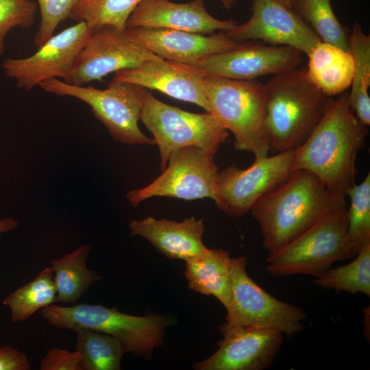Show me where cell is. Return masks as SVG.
Instances as JSON below:
<instances>
[{"label":"cell","instance_id":"6da1fadb","mask_svg":"<svg viewBox=\"0 0 370 370\" xmlns=\"http://www.w3.org/2000/svg\"><path fill=\"white\" fill-rule=\"evenodd\" d=\"M367 133L349 104L348 92L328 97L321 120L295 149L292 169L312 173L330 191L345 197L356 184V159Z\"/></svg>","mask_w":370,"mask_h":370},{"label":"cell","instance_id":"7a4b0ae2","mask_svg":"<svg viewBox=\"0 0 370 370\" xmlns=\"http://www.w3.org/2000/svg\"><path fill=\"white\" fill-rule=\"evenodd\" d=\"M345 206V197L330 191L312 173L299 170L258 199L250 211L270 254Z\"/></svg>","mask_w":370,"mask_h":370},{"label":"cell","instance_id":"3957f363","mask_svg":"<svg viewBox=\"0 0 370 370\" xmlns=\"http://www.w3.org/2000/svg\"><path fill=\"white\" fill-rule=\"evenodd\" d=\"M264 88L269 152L297 148L321 120L329 97L309 80L306 67L274 75Z\"/></svg>","mask_w":370,"mask_h":370},{"label":"cell","instance_id":"277c9868","mask_svg":"<svg viewBox=\"0 0 370 370\" xmlns=\"http://www.w3.org/2000/svg\"><path fill=\"white\" fill-rule=\"evenodd\" d=\"M201 86L214 115L234 136L236 150L255 157L269 154L264 84L204 75Z\"/></svg>","mask_w":370,"mask_h":370},{"label":"cell","instance_id":"5b68a950","mask_svg":"<svg viewBox=\"0 0 370 370\" xmlns=\"http://www.w3.org/2000/svg\"><path fill=\"white\" fill-rule=\"evenodd\" d=\"M40 315L60 329L74 331L86 328L112 335L125 345L127 352L145 360L151 359L153 349L162 345L169 324L165 316H134L116 308L88 304L72 306L53 304L42 308Z\"/></svg>","mask_w":370,"mask_h":370},{"label":"cell","instance_id":"8992f818","mask_svg":"<svg viewBox=\"0 0 370 370\" xmlns=\"http://www.w3.org/2000/svg\"><path fill=\"white\" fill-rule=\"evenodd\" d=\"M346 206L319 220L298 237L266 258L265 269L273 277L308 275L323 276L332 264L355 257L347 239Z\"/></svg>","mask_w":370,"mask_h":370},{"label":"cell","instance_id":"52a82bcc","mask_svg":"<svg viewBox=\"0 0 370 370\" xmlns=\"http://www.w3.org/2000/svg\"><path fill=\"white\" fill-rule=\"evenodd\" d=\"M45 91L58 95L75 97L92 109L95 117L108 130L112 138L130 145H156L139 128L147 89L125 82H111L106 89L91 86H76L57 78L38 84Z\"/></svg>","mask_w":370,"mask_h":370},{"label":"cell","instance_id":"ba28073f","mask_svg":"<svg viewBox=\"0 0 370 370\" xmlns=\"http://www.w3.org/2000/svg\"><path fill=\"white\" fill-rule=\"evenodd\" d=\"M140 121L158 147L162 171L175 149L196 146L214 156L228 137L227 130L212 114L183 110L158 100L148 90Z\"/></svg>","mask_w":370,"mask_h":370},{"label":"cell","instance_id":"9c48e42d","mask_svg":"<svg viewBox=\"0 0 370 370\" xmlns=\"http://www.w3.org/2000/svg\"><path fill=\"white\" fill-rule=\"evenodd\" d=\"M246 266L245 256L230 259V304L220 326L270 328L289 337L299 332L307 318L305 310L266 292L249 276Z\"/></svg>","mask_w":370,"mask_h":370},{"label":"cell","instance_id":"30bf717a","mask_svg":"<svg viewBox=\"0 0 370 370\" xmlns=\"http://www.w3.org/2000/svg\"><path fill=\"white\" fill-rule=\"evenodd\" d=\"M294 150L255 157L253 164L245 169L232 163L219 171L217 207L231 217L247 214L258 199L284 183L295 172L292 169Z\"/></svg>","mask_w":370,"mask_h":370},{"label":"cell","instance_id":"8fae6325","mask_svg":"<svg viewBox=\"0 0 370 370\" xmlns=\"http://www.w3.org/2000/svg\"><path fill=\"white\" fill-rule=\"evenodd\" d=\"M213 158L196 146L177 149L159 177L144 188L129 191L126 198L133 207L154 197L187 201L210 198L215 201L219 168Z\"/></svg>","mask_w":370,"mask_h":370},{"label":"cell","instance_id":"7c38bea8","mask_svg":"<svg viewBox=\"0 0 370 370\" xmlns=\"http://www.w3.org/2000/svg\"><path fill=\"white\" fill-rule=\"evenodd\" d=\"M125 29L110 26L92 29L64 82L84 86L112 72L134 67L146 60L162 59L132 40Z\"/></svg>","mask_w":370,"mask_h":370},{"label":"cell","instance_id":"4fadbf2b","mask_svg":"<svg viewBox=\"0 0 370 370\" xmlns=\"http://www.w3.org/2000/svg\"><path fill=\"white\" fill-rule=\"evenodd\" d=\"M91 32L86 22H78L53 35L33 55L5 59L2 64L4 73L14 78L18 88L27 90L46 79L60 77L64 81Z\"/></svg>","mask_w":370,"mask_h":370},{"label":"cell","instance_id":"5bb4252c","mask_svg":"<svg viewBox=\"0 0 370 370\" xmlns=\"http://www.w3.org/2000/svg\"><path fill=\"white\" fill-rule=\"evenodd\" d=\"M301 55L299 50L288 46L242 43L234 49L208 56L189 66L204 75L254 80L297 68L302 60Z\"/></svg>","mask_w":370,"mask_h":370},{"label":"cell","instance_id":"9a60e30c","mask_svg":"<svg viewBox=\"0 0 370 370\" xmlns=\"http://www.w3.org/2000/svg\"><path fill=\"white\" fill-rule=\"evenodd\" d=\"M219 349L193 365L197 370H264L270 368L282 344L284 334L275 330L253 326L225 328Z\"/></svg>","mask_w":370,"mask_h":370},{"label":"cell","instance_id":"2e32d148","mask_svg":"<svg viewBox=\"0 0 370 370\" xmlns=\"http://www.w3.org/2000/svg\"><path fill=\"white\" fill-rule=\"evenodd\" d=\"M252 14L242 25L225 32L236 41L260 40L295 48L307 54L321 40L294 12L277 0H251Z\"/></svg>","mask_w":370,"mask_h":370},{"label":"cell","instance_id":"e0dca14e","mask_svg":"<svg viewBox=\"0 0 370 370\" xmlns=\"http://www.w3.org/2000/svg\"><path fill=\"white\" fill-rule=\"evenodd\" d=\"M125 32L132 40L157 56L188 66L243 43L222 31L206 35L166 28L126 27Z\"/></svg>","mask_w":370,"mask_h":370},{"label":"cell","instance_id":"ac0fdd59","mask_svg":"<svg viewBox=\"0 0 370 370\" xmlns=\"http://www.w3.org/2000/svg\"><path fill=\"white\" fill-rule=\"evenodd\" d=\"M203 75L188 65L161 60H146L115 73L112 82H125L160 91L171 97L202 108L210 107L201 86Z\"/></svg>","mask_w":370,"mask_h":370},{"label":"cell","instance_id":"d6986e66","mask_svg":"<svg viewBox=\"0 0 370 370\" xmlns=\"http://www.w3.org/2000/svg\"><path fill=\"white\" fill-rule=\"evenodd\" d=\"M237 23L219 20L206 10L204 0L175 3L169 0H142L130 16L126 27L166 28L206 35L226 32Z\"/></svg>","mask_w":370,"mask_h":370},{"label":"cell","instance_id":"ffe728a7","mask_svg":"<svg viewBox=\"0 0 370 370\" xmlns=\"http://www.w3.org/2000/svg\"><path fill=\"white\" fill-rule=\"evenodd\" d=\"M131 235L141 236L169 259L184 261L201 257L208 249L202 241L204 219L194 216L182 222L147 217L129 223Z\"/></svg>","mask_w":370,"mask_h":370},{"label":"cell","instance_id":"44dd1931","mask_svg":"<svg viewBox=\"0 0 370 370\" xmlns=\"http://www.w3.org/2000/svg\"><path fill=\"white\" fill-rule=\"evenodd\" d=\"M306 55V75L326 96L341 95L351 86L354 60L349 51L321 40Z\"/></svg>","mask_w":370,"mask_h":370},{"label":"cell","instance_id":"7402d4cb","mask_svg":"<svg viewBox=\"0 0 370 370\" xmlns=\"http://www.w3.org/2000/svg\"><path fill=\"white\" fill-rule=\"evenodd\" d=\"M230 259L224 249L208 248L201 257L185 261L189 289L215 297L227 310L231 299Z\"/></svg>","mask_w":370,"mask_h":370},{"label":"cell","instance_id":"603a6c76","mask_svg":"<svg viewBox=\"0 0 370 370\" xmlns=\"http://www.w3.org/2000/svg\"><path fill=\"white\" fill-rule=\"evenodd\" d=\"M91 246L78 247L73 251L52 261L57 290L56 302L76 304L90 286L101 280V276L88 268L86 258Z\"/></svg>","mask_w":370,"mask_h":370},{"label":"cell","instance_id":"cb8c5ba5","mask_svg":"<svg viewBox=\"0 0 370 370\" xmlns=\"http://www.w3.org/2000/svg\"><path fill=\"white\" fill-rule=\"evenodd\" d=\"M349 51L354 60L349 104L356 117L365 125L370 124V36L356 21L349 38Z\"/></svg>","mask_w":370,"mask_h":370},{"label":"cell","instance_id":"d4e9b609","mask_svg":"<svg viewBox=\"0 0 370 370\" xmlns=\"http://www.w3.org/2000/svg\"><path fill=\"white\" fill-rule=\"evenodd\" d=\"M75 350L81 354V370H119L127 352L125 345L108 334L86 328L74 330Z\"/></svg>","mask_w":370,"mask_h":370},{"label":"cell","instance_id":"484cf974","mask_svg":"<svg viewBox=\"0 0 370 370\" xmlns=\"http://www.w3.org/2000/svg\"><path fill=\"white\" fill-rule=\"evenodd\" d=\"M56 296L53 272L46 267L31 282L5 296L2 304L10 309L12 323H16L55 303Z\"/></svg>","mask_w":370,"mask_h":370},{"label":"cell","instance_id":"4316f807","mask_svg":"<svg viewBox=\"0 0 370 370\" xmlns=\"http://www.w3.org/2000/svg\"><path fill=\"white\" fill-rule=\"evenodd\" d=\"M293 10L321 41L349 51L350 31L336 18L330 0H295Z\"/></svg>","mask_w":370,"mask_h":370},{"label":"cell","instance_id":"83f0119b","mask_svg":"<svg viewBox=\"0 0 370 370\" xmlns=\"http://www.w3.org/2000/svg\"><path fill=\"white\" fill-rule=\"evenodd\" d=\"M313 283L323 288L370 296V243L366 245L349 263L330 269Z\"/></svg>","mask_w":370,"mask_h":370},{"label":"cell","instance_id":"f1b7e54d","mask_svg":"<svg viewBox=\"0 0 370 370\" xmlns=\"http://www.w3.org/2000/svg\"><path fill=\"white\" fill-rule=\"evenodd\" d=\"M142 0H81L69 18L86 22L91 29L110 26L124 30L127 21Z\"/></svg>","mask_w":370,"mask_h":370},{"label":"cell","instance_id":"f546056e","mask_svg":"<svg viewBox=\"0 0 370 370\" xmlns=\"http://www.w3.org/2000/svg\"><path fill=\"white\" fill-rule=\"evenodd\" d=\"M350 198L348 211L347 239L356 256L370 243V173L360 184L354 185L347 192Z\"/></svg>","mask_w":370,"mask_h":370},{"label":"cell","instance_id":"4dcf8cb0","mask_svg":"<svg viewBox=\"0 0 370 370\" xmlns=\"http://www.w3.org/2000/svg\"><path fill=\"white\" fill-rule=\"evenodd\" d=\"M36 7L31 0H0V55L4 52L5 38L10 29L33 24Z\"/></svg>","mask_w":370,"mask_h":370},{"label":"cell","instance_id":"1f68e13d","mask_svg":"<svg viewBox=\"0 0 370 370\" xmlns=\"http://www.w3.org/2000/svg\"><path fill=\"white\" fill-rule=\"evenodd\" d=\"M81 0H38L40 11V24L34 43L42 46L53 34L60 22L69 18L72 9Z\"/></svg>","mask_w":370,"mask_h":370},{"label":"cell","instance_id":"d6a6232c","mask_svg":"<svg viewBox=\"0 0 370 370\" xmlns=\"http://www.w3.org/2000/svg\"><path fill=\"white\" fill-rule=\"evenodd\" d=\"M40 370H81V354L60 348L50 349L40 361Z\"/></svg>","mask_w":370,"mask_h":370},{"label":"cell","instance_id":"836d02e7","mask_svg":"<svg viewBox=\"0 0 370 370\" xmlns=\"http://www.w3.org/2000/svg\"><path fill=\"white\" fill-rule=\"evenodd\" d=\"M27 356L10 345L0 347V370H30Z\"/></svg>","mask_w":370,"mask_h":370},{"label":"cell","instance_id":"e575fe53","mask_svg":"<svg viewBox=\"0 0 370 370\" xmlns=\"http://www.w3.org/2000/svg\"><path fill=\"white\" fill-rule=\"evenodd\" d=\"M18 225L17 220L5 217L0 219V234L15 230Z\"/></svg>","mask_w":370,"mask_h":370},{"label":"cell","instance_id":"d590c367","mask_svg":"<svg viewBox=\"0 0 370 370\" xmlns=\"http://www.w3.org/2000/svg\"><path fill=\"white\" fill-rule=\"evenodd\" d=\"M220 1L222 3L223 7L227 10L231 9L235 4L234 0H220Z\"/></svg>","mask_w":370,"mask_h":370},{"label":"cell","instance_id":"8d00e7d4","mask_svg":"<svg viewBox=\"0 0 370 370\" xmlns=\"http://www.w3.org/2000/svg\"><path fill=\"white\" fill-rule=\"evenodd\" d=\"M277 1H278L280 3H281L282 4H283L288 8L293 10L295 0H277Z\"/></svg>","mask_w":370,"mask_h":370}]
</instances>
